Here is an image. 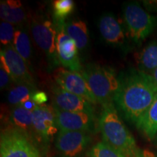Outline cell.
I'll list each match as a JSON object with an SVG mask.
<instances>
[{
  "instance_id": "1",
  "label": "cell",
  "mask_w": 157,
  "mask_h": 157,
  "mask_svg": "<svg viewBox=\"0 0 157 157\" xmlns=\"http://www.w3.org/2000/svg\"><path fill=\"white\" fill-rule=\"evenodd\" d=\"M114 102L127 120L136 125L157 95L154 78L140 70L131 69L119 76Z\"/></svg>"
},
{
  "instance_id": "2",
  "label": "cell",
  "mask_w": 157,
  "mask_h": 157,
  "mask_svg": "<svg viewBox=\"0 0 157 157\" xmlns=\"http://www.w3.org/2000/svg\"><path fill=\"white\" fill-rule=\"evenodd\" d=\"M98 129L105 143L127 157H135L138 150L132 135L119 116L113 103L103 106L98 119Z\"/></svg>"
},
{
  "instance_id": "3",
  "label": "cell",
  "mask_w": 157,
  "mask_h": 157,
  "mask_svg": "<svg viewBox=\"0 0 157 157\" xmlns=\"http://www.w3.org/2000/svg\"><path fill=\"white\" fill-rule=\"evenodd\" d=\"M80 73L87 81L97 103L102 105L113 103L120 85L119 77L114 70L107 66L88 63Z\"/></svg>"
},
{
  "instance_id": "4",
  "label": "cell",
  "mask_w": 157,
  "mask_h": 157,
  "mask_svg": "<svg viewBox=\"0 0 157 157\" xmlns=\"http://www.w3.org/2000/svg\"><path fill=\"white\" fill-rule=\"evenodd\" d=\"M123 15L129 36L136 44L144 41L157 26V16L150 14L137 2L127 3Z\"/></svg>"
},
{
  "instance_id": "5",
  "label": "cell",
  "mask_w": 157,
  "mask_h": 157,
  "mask_svg": "<svg viewBox=\"0 0 157 157\" xmlns=\"http://www.w3.org/2000/svg\"><path fill=\"white\" fill-rule=\"evenodd\" d=\"M0 157H41V155L27 135L10 127L1 132Z\"/></svg>"
},
{
  "instance_id": "6",
  "label": "cell",
  "mask_w": 157,
  "mask_h": 157,
  "mask_svg": "<svg viewBox=\"0 0 157 157\" xmlns=\"http://www.w3.org/2000/svg\"><path fill=\"white\" fill-rule=\"evenodd\" d=\"M31 34L36 44L44 51L51 68L58 66L57 50V29L54 23L47 19L38 18L31 23Z\"/></svg>"
},
{
  "instance_id": "7",
  "label": "cell",
  "mask_w": 157,
  "mask_h": 157,
  "mask_svg": "<svg viewBox=\"0 0 157 157\" xmlns=\"http://www.w3.org/2000/svg\"><path fill=\"white\" fill-rule=\"evenodd\" d=\"M0 63L11 78L17 84H27L33 87V78L26 62L17 53L13 45L0 51Z\"/></svg>"
},
{
  "instance_id": "8",
  "label": "cell",
  "mask_w": 157,
  "mask_h": 157,
  "mask_svg": "<svg viewBox=\"0 0 157 157\" xmlns=\"http://www.w3.org/2000/svg\"><path fill=\"white\" fill-rule=\"evenodd\" d=\"M91 142L89 132L59 131L56 147L61 157H82Z\"/></svg>"
},
{
  "instance_id": "9",
  "label": "cell",
  "mask_w": 157,
  "mask_h": 157,
  "mask_svg": "<svg viewBox=\"0 0 157 157\" xmlns=\"http://www.w3.org/2000/svg\"><path fill=\"white\" fill-rule=\"evenodd\" d=\"M33 127L36 140L48 144L58 133L56 113L53 108L48 105H36L33 110Z\"/></svg>"
},
{
  "instance_id": "10",
  "label": "cell",
  "mask_w": 157,
  "mask_h": 157,
  "mask_svg": "<svg viewBox=\"0 0 157 157\" xmlns=\"http://www.w3.org/2000/svg\"><path fill=\"white\" fill-rule=\"evenodd\" d=\"M66 22L55 23L57 29V50L60 63L68 70L79 71L82 66L75 42L68 36L65 29Z\"/></svg>"
},
{
  "instance_id": "11",
  "label": "cell",
  "mask_w": 157,
  "mask_h": 157,
  "mask_svg": "<svg viewBox=\"0 0 157 157\" xmlns=\"http://www.w3.org/2000/svg\"><path fill=\"white\" fill-rule=\"evenodd\" d=\"M55 80L57 85L66 91L79 96L91 103H97L87 81L79 71L59 68L56 71Z\"/></svg>"
},
{
  "instance_id": "12",
  "label": "cell",
  "mask_w": 157,
  "mask_h": 157,
  "mask_svg": "<svg viewBox=\"0 0 157 157\" xmlns=\"http://www.w3.org/2000/svg\"><path fill=\"white\" fill-rule=\"evenodd\" d=\"M53 109L59 131H80L90 133L95 129L96 118L94 113L70 112Z\"/></svg>"
},
{
  "instance_id": "13",
  "label": "cell",
  "mask_w": 157,
  "mask_h": 157,
  "mask_svg": "<svg viewBox=\"0 0 157 157\" xmlns=\"http://www.w3.org/2000/svg\"><path fill=\"white\" fill-rule=\"evenodd\" d=\"M52 102L55 109L70 112L94 113L92 103L79 96L56 85L52 88Z\"/></svg>"
},
{
  "instance_id": "14",
  "label": "cell",
  "mask_w": 157,
  "mask_h": 157,
  "mask_svg": "<svg viewBox=\"0 0 157 157\" xmlns=\"http://www.w3.org/2000/svg\"><path fill=\"white\" fill-rule=\"evenodd\" d=\"M99 29L102 37L109 44L122 47L125 44L124 31L118 20L113 15L106 14L101 17Z\"/></svg>"
},
{
  "instance_id": "15",
  "label": "cell",
  "mask_w": 157,
  "mask_h": 157,
  "mask_svg": "<svg viewBox=\"0 0 157 157\" xmlns=\"http://www.w3.org/2000/svg\"><path fill=\"white\" fill-rule=\"evenodd\" d=\"M10 121L12 127L24 133L33 142L36 140L33 127L32 111L25 109L23 105H17L12 110Z\"/></svg>"
},
{
  "instance_id": "16",
  "label": "cell",
  "mask_w": 157,
  "mask_h": 157,
  "mask_svg": "<svg viewBox=\"0 0 157 157\" xmlns=\"http://www.w3.org/2000/svg\"><path fill=\"white\" fill-rule=\"evenodd\" d=\"M0 17L3 21L19 25L25 21L26 13L20 1L6 0L0 3Z\"/></svg>"
},
{
  "instance_id": "17",
  "label": "cell",
  "mask_w": 157,
  "mask_h": 157,
  "mask_svg": "<svg viewBox=\"0 0 157 157\" xmlns=\"http://www.w3.org/2000/svg\"><path fill=\"white\" fill-rule=\"evenodd\" d=\"M135 126L148 140H154L157 134V95Z\"/></svg>"
},
{
  "instance_id": "18",
  "label": "cell",
  "mask_w": 157,
  "mask_h": 157,
  "mask_svg": "<svg viewBox=\"0 0 157 157\" xmlns=\"http://www.w3.org/2000/svg\"><path fill=\"white\" fill-rule=\"evenodd\" d=\"M138 68L141 71L151 74L157 68V40L151 42L137 56Z\"/></svg>"
},
{
  "instance_id": "19",
  "label": "cell",
  "mask_w": 157,
  "mask_h": 157,
  "mask_svg": "<svg viewBox=\"0 0 157 157\" xmlns=\"http://www.w3.org/2000/svg\"><path fill=\"white\" fill-rule=\"evenodd\" d=\"M65 29L68 36L75 42L78 50H82L88 44L87 24L82 20H74L65 23Z\"/></svg>"
},
{
  "instance_id": "20",
  "label": "cell",
  "mask_w": 157,
  "mask_h": 157,
  "mask_svg": "<svg viewBox=\"0 0 157 157\" xmlns=\"http://www.w3.org/2000/svg\"><path fill=\"white\" fill-rule=\"evenodd\" d=\"M33 87L27 84H17L9 92L7 100L11 105H23L26 102L32 100L33 94L35 93Z\"/></svg>"
},
{
  "instance_id": "21",
  "label": "cell",
  "mask_w": 157,
  "mask_h": 157,
  "mask_svg": "<svg viewBox=\"0 0 157 157\" xmlns=\"http://www.w3.org/2000/svg\"><path fill=\"white\" fill-rule=\"evenodd\" d=\"M12 45L23 60L28 62L31 56V42L28 34L21 29L16 30Z\"/></svg>"
},
{
  "instance_id": "22",
  "label": "cell",
  "mask_w": 157,
  "mask_h": 157,
  "mask_svg": "<svg viewBox=\"0 0 157 157\" xmlns=\"http://www.w3.org/2000/svg\"><path fill=\"white\" fill-rule=\"evenodd\" d=\"M74 2L72 0H56L53 2L55 23L64 22L66 17L73 13Z\"/></svg>"
},
{
  "instance_id": "23",
  "label": "cell",
  "mask_w": 157,
  "mask_h": 157,
  "mask_svg": "<svg viewBox=\"0 0 157 157\" xmlns=\"http://www.w3.org/2000/svg\"><path fill=\"white\" fill-rule=\"evenodd\" d=\"M89 157H127L111 146L101 141L96 143L88 152Z\"/></svg>"
},
{
  "instance_id": "24",
  "label": "cell",
  "mask_w": 157,
  "mask_h": 157,
  "mask_svg": "<svg viewBox=\"0 0 157 157\" xmlns=\"http://www.w3.org/2000/svg\"><path fill=\"white\" fill-rule=\"evenodd\" d=\"M15 31L14 25L6 21H2L0 24V41L2 44L6 47L12 45Z\"/></svg>"
},
{
  "instance_id": "25",
  "label": "cell",
  "mask_w": 157,
  "mask_h": 157,
  "mask_svg": "<svg viewBox=\"0 0 157 157\" xmlns=\"http://www.w3.org/2000/svg\"><path fill=\"white\" fill-rule=\"evenodd\" d=\"M48 98L46 93L42 91H36L33 94L32 101L34 103H36L37 105H42L44 103L48 101Z\"/></svg>"
},
{
  "instance_id": "26",
  "label": "cell",
  "mask_w": 157,
  "mask_h": 157,
  "mask_svg": "<svg viewBox=\"0 0 157 157\" xmlns=\"http://www.w3.org/2000/svg\"><path fill=\"white\" fill-rule=\"evenodd\" d=\"M11 76L2 67H0V87L1 90L5 89L10 82Z\"/></svg>"
},
{
  "instance_id": "27",
  "label": "cell",
  "mask_w": 157,
  "mask_h": 157,
  "mask_svg": "<svg viewBox=\"0 0 157 157\" xmlns=\"http://www.w3.org/2000/svg\"><path fill=\"white\" fill-rule=\"evenodd\" d=\"M135 157H157V155L147 149L138 148Z\"/></svg>"
},
{
  "instance_id": "28",
  "label": "cell",
  "mask_w": 157,
  "mask_h": 157,
  "mask_svg": "<svg viewBox=\"0 0 157 157\" xmlns=\"http://www.w3.org/2000/svg\"><path fill=\"white\" fill-rule=\"evenodd\" d=\"M150 75L152 76L153 78H154L155 83H156V84L157 85V68L152 72L151 74H150Z\"/></svg>"
},
{
  "instance_id": "29",
  "label": "cell",
  "mask_w": 157,
  "mask_h": 157,
  "mask_svg": "<svg viewBox=\"0 0 157 157\" xmlns=\"http://www.w3.org/2000/svg\"><path fill=\"white\" fill-rule=\"evenodd\" d=\"M154 140H155V142H156V143L157 144V134H156V137H155Z\"/></svg>"
}]
</instances>
